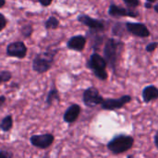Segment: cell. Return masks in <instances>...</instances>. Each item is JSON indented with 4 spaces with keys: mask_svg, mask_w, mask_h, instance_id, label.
<instances>
[{
    "mask_svg": "<svg viewBox=\"0 0 158 158\" xmlns=\"http://www.w3.org/2000/svg\"><path fill=\"white\" fill-rule=\"evenodd\" d=\"M154 8H155V10H156V12L158 13V3L156 4V5H155V6H154Z\"/></svg>",
    "mask_w": 158,
    "mask_h": 158,
    "instance_id": "f1b7e54d",
    "label": "cell"
},
{
    "mask_svg": "<svg viewBox=\"0 0 158 158\" xmlns=\"http://www.w3.org/2000/svg\"><path fill=\"white\" fill-rule=\"evenodd\" d=\"M32 31H33L32 26H31V24H26V25H24V26L21 27V29H20V33L22 34V36H23L24 38H28V37H30V36L31 35Z\"/></svg>",
    "mask_w": 158,
    "mask_h": 158,
    "instance_id": "ac0fdd59",
    "label": "cell"
},
{
    "mask_svg": "<svg viewBox=\"0 0 158 158\" xmlns=\"http://www.w3.org/2000/svg\"><path fill=\"white\" fill-rule=\"evenodd\" d=\"M105 98L100 94L99 90L95 87H89L83 92L82 101L84 105L88 107H95L101 106Z\"/></svg>",
    "mask_w": 158,
    "mask_h": 158,
    "instance_id": "5b68a950",
    "label": "cell"
},
{
    "mask_svg": "<svg viewBox=\"0 0 158 158\" xmlns=\"http://www.w3.org/2000/svg\"><path fill=\"white\" fill-rule=\"evenodd\" d=\"M13 126V119H12V116L8 115L6 117H5L1 123H0V130L6 132V131H9L11 130Z\"/></svg>",
    "mask_w": 158,
    "mask_h": 158,
    "instance_id": "9a60e30c",
    "label": "cell"
},
{
    "mask_svg": "<svg viewBox=\"0 0 158 158\" xmlns=\"http://www.w3.org/2000/svg\"><path fill=\"white\" fill-rule=\"evenodd\" d=\"M123 2L130 7V8H136L141 5L140 0H123Z\"/></svg>",
    "mask_w": 158,
    "mask_h": 158,
    "instance_id": "ffe728a7",
    "label": "cell"
},
{
    "mask_svg": "<svg viewBox=\"0 0 158 158\" xmlns=\"http://www.w3.org/2000/svg\"><path fill=\"white\" fill-rule=\"evenodd\" d=\"M13 156V154L9 151H0V157L3 158H10Z\"/></svg>",
    "mask_w": 158,
    "mask_h": 158,
    "instance_id": "603a6c76",
    "label": "cell"
},
{
    "mask_svg": "<svg viewBox=\"0 0 158 158\" xmlns=\"http://www.w3.org/2000/svg\"><path fill=\"white\" fill-rule=\"evenodd\" d=\"M127 31L134 36L140 38H147L150 36L151 32L147 26L140 22H127L125 23Z\"/></svg>",
    "mask_w": 158,
    "mask_h": 158,
    "instance_id": "ba28073f",
    "label": "cell"
},
{
    "mask_svg": "<svg viewBox=\"0 0 158 158\" xmlns=\"http://www.w3.org/2000/svg\"><path fill=\"white\" fill-rule=\"evenodd\" d=\"M58 26H59V20L54 16L49 17L44 23V27L46 30H56L58 28Z\"/></svg>",
    "mask_w": 158,
    "mask_h": 158,
    "instance_id": "e0dca14e",
    "label": "cell"
},
{
    "mask_svg": "<svg viewBox=\"0 0 158 158\" xmlns=\"http://www.w3.org/2000/svg\"><path fill=\"white\" fill-rule=\"evenodd\" d=\"M108 14L109 16L113 18H119V17H131V18H138L139 13L132 10L131 8H125L122 6H119L116 4H111L108 8Z\"/></svg>",
    "mask_w": 158,
    "mask_h": 158,
    "instance_id": "9c48e42d",
    "label": "cell"
},
{
    "mask_svg": "<svg viewBox=\"0 0 158 158\" xmlns=\"http://www.w3.org/2000/svg\"><path fill=\"white\" fill-rule=\"evenodd\" d=\"M87 67L94 72L95 77L100 81L107 80V72L106 70L107 67V62L105 59V57L102 56L101 55L97 53L92 54L87 62Z\"/></svg>",
    "mask_w": 158,
    "mask_h": 158,
    "instance_id": "277c9868",
    "label": "cell"
},
{
    "mask_svg": "<svg viewBox=\"0 0 158 158\" xmlns=\"http://www.w3.org/2000/svg\"><path fill=\"white\" fill-rule=\"evenodd\" d=\"M6 22H7V20H6V19L5 18V16H4L2 13H0V31H3V30L6 28Z\"/></svg>",
    "mask_w": 158,
    "mask_h": 158,
    "instance_id": "7402d4cb",
    "label": "cell"
},
{
    "mask_svg": "<svg viewBox=\"0 0 158 158\" xmlns=\"http://www.w3.org/2000/svg\"><path fill=\"white\" fill-rule=\"evenodd\" d=\"M12 75L9 71H2L0 72V84L1 83H4V82H7L8 81H10Z\"/></svg>",
    "mask_w": 158,
    "mask_h": 158,
    "instance_id": "d6986e66",
    "label": "cell"
},
{
    "mask_svg": "<svg viewBox=\"0 0 158 158\" xmlns=\"http://www.w3.org/2000/svg\"><path fill=\"white\" fill-rule=\"evenodd\" d=\"M131 101V95H123L119 98H107L105 99L104 102L102 103L101 106L104 110H108V111H113V110H118L122 107H124L127 104H129Z\"/></svg>",
    "mask_w": 158,
    "mask_h": 158,
    "instance_id": "8992f818",
    "label": "cell"
},
{
    "mask_svg": "<svg viewBox=\"0 0 158 158\" xmlns=\"http://www.w3.org/2000/svg\"><path fill=\"white\" fill-rule=\"evenodd\" d=\"M134 144L133 137L126 134H119L114 137L107 143V149L114 155H120L131 150Z\"/></svg>",
    "mask_w": 158,
    "mask_h": 158,
    "instance_id": "7a4b0ae2",
    "label": "cell"
},
{
    "mask_svg": "<svg viewBox=\"0 0 158 158\" xmlns=\"http://www.w3.org/2000/svg\"><path fill=\"white\" fill-rule=\"evenodd\" d=\"M5 103H6V97H5L4 95H1V96H0V107H1Z\"/></svg>",
    "mask_w": 158,
    "mask_h": 158,
    "instance_id": "d4e9b609",
    "label": "cell"
},
{
    "mask_svg": "<svg viewBox=\"0 0 158 158\" xmlns=\"http://www.w3.org/2000/svg\"><path fill=\"white\" fill-rule=\"evenodd\" d=\"M80 114H81V106L77 104H73L70 106H69V108L65 111L63 119L66 123L71 124L78 119Z\"/></svg>",
    "mask_w": 158,
    "mask_h": 158,
    "instance_id": "4fadbf2b",
    "label": "cell"
},
{
    "mask_svg": "<svg viewBox=\"0 0 158 158\" xmlns=\"http://www.w3.org/2000/svg\"><path fill=\"white\" fill-rule=\"evenodd\" d=\"M55 141V137L51 133H45V134H36L32 135L30 138L31 143L39 149H47L52 145V143Z\"/></svg>",
    "mask_w": 158,
    "mask_h": 158,
    "instance_id": "52a82bcc",
    "label": "cell"
},
{
    "mask_svg": "<svg viewBox=\"0 0 158 158\" xmlns=\"http://www.w3.org/2000/svg\"><path fill=\"white\" fill-rule=\"evenodd\" d=\"M60 97H59V94H58V91L56 89V88H52L49 93H48V95L46 97V104L48 106H52V104L55 102V101H59Z\"/></svg>",
    "mask_w": 158,
    "mask_h": 158,
    "instance_id": "2e32d148",
    "label": "cell"
},
{
    "mask_svg": "<svg viewBox=\"0 0 158 158\" xmlns=\"http://www.w3.org/2000/svg\"><path fill=\"white\" fill-rule=\"evenodd\" d=\"M142 96L143 99V102L148 104L152 101L158 99V88L155 85H148L145 88H143Z\"/></svg>",
    "mask_w": 158,
    "mask_h": 158,
    "instance_id": "5bb4252c",
    "label": "cell"
},
{
    "mask_svg": "<svg viewBox=\"0 0 158 158\" xmlns=\"http://www.w3.org/2000/svg\"><path fill=\"white\" fill-rule=\"evenodd\" d=\"M124 46L125 44L122 41L115 38H109L106 42L104 47V57L107 62V66H109L112 70L117 69Z\"/></svg>",
    "mask_w": 158,
    "mask_h": 158,
    "instance_id": "6da1fadb",
    "label": "cell"
},
{
    "mask_svg": "<svg viewBox=\"0 0 158 158\" xmlns=\"http://www.w3.org/2000/svg\"><path fill=\"white\" fill-rule=\"evenodd\" d=\"M78 21L81 24L87 26L92 31H103L106 28L105 23L102 20L91 18L88 15H80L78 17Z\"/></svg>",
    "mask_w": 158,
    "mask_h": 158,
    "instance_id": "8fae6325",
    "label": "cell"
},
{
    "mask_svg": "<svg viewBox=\"0 0 158 158\" xmlns=\"http://www.w3.org/2000/svg\"><path fill=\"white\" fill-rule=\"evenodd\" d=\"M6 55L17 58H23L27 55V47L25 44L21 41L13 42L7 45Z\"/></svg>",
    "mask_w": 158,
    "mask_h": 158,
    "instance_id": "30bf717a",
    "label": "cell"
},
{
    "mask_svg": "<svg viewBox=\"0 0 158 158\" xmlns=\"http://www.w3.org/2000/svg\"><path fill=\"white\" fill-rule=\"evenodd\" d=\"M6 5V0H0V8Z\"/></svg>",
    "mask_w": 158,
    "mask_h": 158,
    "instance_id": "83f0119b",
    "label": "cell"
},
{
    "mask_svg": "<svg viewBox=\"0 0 158 158\" xmlns=\"http://www.w3.org/2000/svg\"><path fill=\"white\" fill-rule=\"evenodd\" d=\"M147 2H151V3H154V2H156V1H157V0H146Z\"/></svg>",
    "mask_w": 158,
    "mask_h": 158,
    "instance_id": "f546056e",
    "label": "cell"
},
{
    "mask_svg": "<svg viewBox=\"0 0 158 158\" xmlns=\"http://www.w3.org/2000/svg\"><path fill=\"white\" fill-rule=\"evenodd\" d=\"M158 47V42H151L150 44H148L145 47L146 52L148 53H152L154 52L156 48Z\"/></svg>",
    "mask_w": 158,
    "mask_h": 158,
    "instance_id": "44dd1931",
    "label": "cell"
},
{
    "mask_svg": "<svg viewBox=\"0 0 158 158\" xmlns=\"http://www.w3.org/2000/svg\"><path fill=\"white\" fill-rule=\"evenodd\" d=\"M145 7H146V8H152V7H153V4H152L151 2H147V1H146V3H145Z\"/></svg>",
    "mask_w": 158,
    "mask_h": 158,
    "instance_id": "4316f807",
    "label": "cell"
},
{
    "mask_svg": "<svg viewBox=\"0 0 158 158\" xmlns=\"http://www.w3.org/2000/svg\"><path fill=\"white\" fill-rule=\"evenodd\" d=\"M57 50H48L43 53H39L35 56L32 61V69L37 73H44L48 71L54 62Z\"/></svg>",
    "mask_w": 158,
    "mask_h": 158,
    "instance_id": "3957f363",
    "label": "cell"
},
{
    "mask_svg": "<svg viewBox=\"0 0 158 158\" xmlns=\"http://www.w3.org/2000/svg\"><path fill=\"white\" fill-rule=\"evenodd\" d=\"M86 42L87 39L85 36L83 35H76L71 37L68 43H67V47L70 50L73 51H78L81 52L84 49L85 45H86Z\"/></svg>",
    "mask_w": 158,
    "mask_h": 158,
    "instance_id": "7c38bea8",
    "label": "cell"
},
{
    "mask_svg": "<svg viewBox=\"0 0 158 158\" xmlns=\"http://www.w3.org/2000/svg\"><path fill=\"white\" fill-rule=\"evenodd\" d=\"M154 141H155V144H156V146L158 148V131L156 133V135H155V139H154Z\"/></svg>",
    "mask_w": 158,
    "mask_h": 158,
    "instance_id": "484cf974",
    "label": "cell"
},
{
    "mask_svg": "<svg viewBox=\"0 0 158 158\" xmlns=\"http://www.w3.org/2000/svg\"><path fill=\"white\" fill-rule=\"evenodd\" d=\"M40 4L44 6H48L51 5V3L53 2V0H39Z\"/></svg>",
    "mask_w": 158,
    "mask_h": 158,
    "instance_id": "cb8c5ba5",
    "label": "cell"
}]
</instances>
